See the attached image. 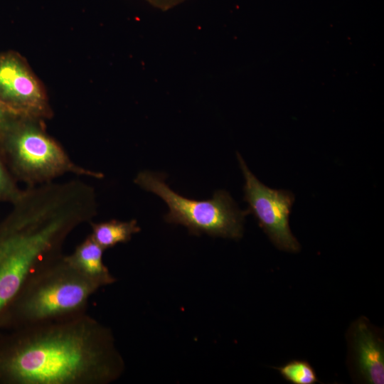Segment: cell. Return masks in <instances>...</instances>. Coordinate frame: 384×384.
Segmentation results:
<instances>
[{"label":"cell","instance_id":"2","mask_svg":"<svg viewBox=\"0 0 384 384\" xmlns=\"http://www.w3.org/2000/svg\"><path fill=\"white\" fill-rule=\"evenodd\" d=\"M14 204L0 223V318L27 279L97 213L95 188L79 179L27 186Z\"/></svg>","mask_w":384,"mask_h":384},{"label":"cell","instance_id":"9","mask_svg":"<svg viewBox=\"0 0 384 384\" xmlns=\"http://www.w3.org/2000/svg\"><path fill=\"white\" fill-rule=\"evenodd\" d=\"M104 251L89 235L65 258L74 269L102 287L117 280L103 262Z\"/></svg>","mask_w":384,"mask_h":384},{"label":"cell","instance_id":"4","mask_svg":"<svg viewBox=\"0 0 384 384\" xmlns=\"http://www.w3.org/2000/svg\"><path fill=\"white\" fill-rule=\"evenodd\" d=\"M43 120L18 116L0 131V146L15 174L27 186L74 174L100 179L101 172L81 166L46 132Z\"/></svg>","mask_w":384,"mask_h":384},{"label":"cell","instance_id":"1","mask_svg":"<svg viewBox=\"0 0 384 384\" xmlns=\"http://www.w3.org/2000/svg\"><path fill=\"white\" fill-rule=\"evenodd\" d=\"M124 366L110 329L87 313L0 336V384H107Z\"/></svg>","mask_w":384,"mask_h":384},{"label":"cell","instance_id":"7","mask_svg":"<svg viewBox=\"0 0 384 384\" xmlns=\"http://www.w3.org/2000/svg\"><path fill=\"white\" fill-rule=\"evenodd\" d=\"M0 101L22 116L44 120L53 115L42 84L14 51L0 53Z\"/></svg>","mask_w":384,"mask_h":384},{"label":"cell","instance_id":"6","mask_svg":"<svg viewBox=\"0 0 384 384\" xmlns=\"http://www.w3.org/2000/svg\"><path fill=\"white\" fill-rule=\"evenodd\" d=\"M237 156L245 180L244 200L248 203L250 213L254 215L260 226L278 249L292 252L299 251V244L289 225L294 194L289 191L266 186L249 170L239 153Z\"/></svg>","mask_w":384,"mask_h":384},{"label":"cell","instance_id":"13","mask_svg":"<svg viewBox=\"0 0 384 384\" xmlns=\"http://www.w3.org/2000/svg\"><path fill=\"white\" fill-rule=\"evenodd\" d=\"M22 116L0 101V131L13 119Z\"/></svg>","mask_w":384,"mask_h":384},{"label":"cell","instance_id":"14","mask_svg":"<svg viewBox=\"0 0 384 384\" xmlns=\"http://www.w3.org/2000/svg\"><path fill=\"white\" fill-rule=\"evenodd\" d=\"M150 4L162 11L170 9L186 0H146Z\"/></svg>","mask_w":384,"mask_h":384},{"label":"cell","instance_id":"3","mask_svg":"<svg viewBox=\"0 0 384 384\" xmlns=\"http://www.w3.org/2000/svg\"><path fill=\"white\" fill-rule=\"evenodd\" d=\"M100 286L61 255L33 273L0 318V330L64 321L86 314Z\"/></svg>","mask_w":384,"mask_h":384},{"label":"cell","instance_id":"12","mask_svg":"<svg viewBox=\"0 0 384 384\" xmlns=\"http://www.w3.org/2000/svg\"><path fill=\"white\" fill-rule=\"evenodd\" d=\"M21 193L22 191L15 184L0 157V200L11 201L14 203Z\"/></svg>","mask_w":384,"mask_h":384},{"label":"cell","instance_id":"8","mask_svg":"<svg viewBox=\"0 0 384 384\" xmlns=\"http://www.w3.org/2000/svg\"><path fill=\"white\" fill-rule=\"evenodd\" d=\"M348 364L353 377L370 384L384 383V345L380 331L362 316L351 325L348 334Z\"/></svg>","mask_w":384,"mask_h":384},{"label":"cell","instance_id":"5","mask_svg":"<svg viewBox=\"0 0 384 384\" xmlns=\"http://www.w3.org/2000/svg\"><path fill=\"white\" fill-rule=\"evenodd\" d=\"M134 182L161 198L169 208L164 220L185 226L190 234L206 233L235 240L242 235L244 219L250 212L240 210L225 191H217L211 199L206 201L189 199L172 191L164 175L150 171H140Z\"/></svg>","mask_w":384,"mask_h":384},{"label":"cell","instance_id":"10","mask_svg":"<svg viewBox=\"0 0 384 384\" xmlns=\"http://www.w3.org/2000/svg\"><path fill=\"white\" fill-rule=\"evenodd\" d=\"M91 238L105 250L119 243L129 242L134 234L140 232L137 220L129 221L110 220L100 223L90 222Z\"/></svg>","mask_w":384,"mask_h":384},{"label":"cell","instance_id":"11","mask_svg":"<svg viewBox=\"0 0 384 384\" xmlns=\"http://www.w3.org/2000/svg\"><path fill=\"white\" fill-rule=\"evenodd\" d=\"M274 368L284 380L293 384H315L319 382L314 368L306 361L293 360Z\"/></svg>","mask_w":384,"mask_h":384}]
</instances>
